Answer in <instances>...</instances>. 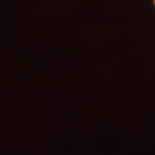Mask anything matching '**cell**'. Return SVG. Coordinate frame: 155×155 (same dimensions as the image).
I'll return each mask as SVG.
<instances>
[{
	"instance_id": "1",
	"label": "cell",
	"mask_w": 155,
	"mask_h": 155,
	"mask_svg": "<svg viewBox=\"0 0 155 155\" xmlns=\"http://www.w3.org/2000/svg\"><path fill=\"white\" fill-rule=\"evenodd\" d=\"M153 2H154V6H155V0H153Z\"/></svg>"
}]
</instances>
